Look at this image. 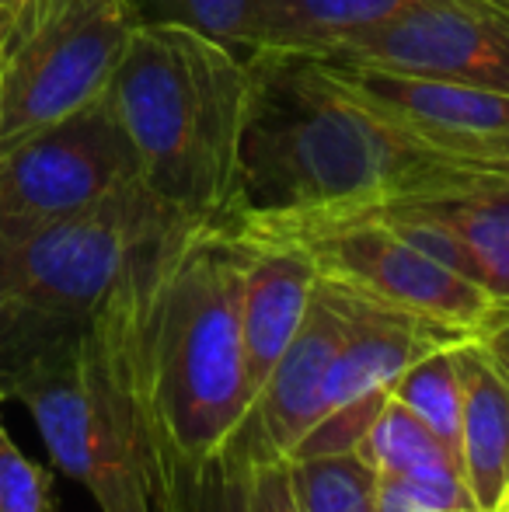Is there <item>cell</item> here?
I'll return each mask as SVG.
<instances>
[{
	"instance_id": "cell-14",
	"label": "cell",
	"mask_w": 509,
	"mask_h": 512,
	"mask_svg": "<svg viewBox=\"0 0 509 512\" xmlns=\"http://www.w3.org/2000/svg\"><path fill=\"white\" fill-rule=\"evenodd\" d=\"M461 373V471L478 512H492L509 492V366L478 335L454 345Z\"/></svg>"
},
{
	"instance_id": "cell-8",
	"label": "cell",
	"mask_w": 509,
	"mask_h": 512,
	"mask_svg": "<svg viewBox=\"0 0 509 512\" xmlns=\"http://www.w3.org/2000/svg\"><path fill=\"white\" fill-rule=\"evenodd\" d=\"M335 293H339L346 328H342V342L335 349L332 366H328L318 422L300 439V446L290 457L356 450L370 422L391 401V391L401 380V373L415 359L468 338L464 331L384 307L377 300L356 297L342 286H335Z\"/></svg>"
},
{
	"instance_id": "cell-13",
	"label": "cell",
	"mask_w": 509,
	"mask_h": 512,
	"mask_svg": "<svg viewBox=\"0 0 509 512\" xmlns=\"http://www.w3.org/2000/svg\"><path fill=\"white\" fill-rule=\"evenodd\" d=\"M234 230V227H231ZM245 244V272H241V342H245V377L252 391L269 380L272 366L293 342L311 307L318 269L300 244L283 237H262L234 230Z\"/></svg>"
},
{
	"instance_id": "cell-22",
	"label": "cell",
	"mask_w": 509,
	"mask_h": 512,
	"mask_svg": "<svg viewBox=\"0 0 509 512\" xmlns=\"http://www.w3.org/2000/svg\"><path fill=\"white\" fill-rule=\"evenodd\" d=\"M478 338L509 366V300H496L492 314L485 317V324L478 328Z\"/></svg>"
},
{
	"instance_id": "cell-12",
	"label": "cell",
	"mask_w": 509,
	"mask_h": 512,
	"mask_svg": "<svg viewBox=\"0 0 509 512\" xmlns=\"http://www.w3.org/2000/svg\"><path fill=\"white\" fill-rule=\"evenodd\" d=\"M367 213L394 223L496 300H509V182L454 196L405 199Z\"/></svg>"
},
{
	"instance_id": "cell-20",
	"label": "cell",
	"mask_w": 509,
	"mask_h": 512,
	"mask_svg": "<svg viewBox=\"0 0 509 512\" xmlns=\"http://www.w3.org/2000/svg\"><path fill=\"white\" fill-rule=\"evenodd\" d=\"M241 464V512H300L293 499L286 457L262 453L245 429L234 432Z\"/></svg>"
},
{
	"instance_id": "cell-19",
	"label": "cell",
	"mask_w": 509,
	"mask_h": 512,
	"mask_svg": "<svg viewBox=\"0 0 509 512\" xmlns=\"http://www.w3.org/2000/svg\"><path fill=\"white\" fill-rule=\"evenodd\" d=\"M140 25H182L224 42L248 60L252 0H129Z\"/></svg>"
},
{
	"instance_id": "cell-7",
	"label": "cell",
	"mask_w": 509,
	"mask_h": 512,
	"mask_svg": "<svg viewBox=\"0 0 509 512\" xmlns=\"http://www.w3.org/2000/svg\"><path fill=\"white\" fill-rule=\"evenodd\" d=\"M133 182V150L105 98H95L0 147V237L77 216Z\"/></svg>"
},
{
	"instance_id": "cell-15",
	"label": "cell",
	"mask_w": 509,
	"mask_h": 512,
	"mask_svg": "<svg viewBox=\"0 0 509 512\" xmlns=\"http://www.w3.org/2000/svg\"><path fill=\"white\" fill-rule=\"evenodd\" d=\"M412 4L415 0H252L248 60L255 53L332 56Z\"/></svg>"
},
{
	"instance_id": "cell-16",
	"label": "cell",
	"mask_w": 509,
	"mask_h": 512,
	"mask_svg": "<svg viewBox=\"0 0 509 512\" xmlns=\"http://www.w3.org/2000/svg\"><path fill=\"white\" fill-rule=\"evenodd\" d=\"M356 453L367 460L370 471L387 474V478H447V474H464L461 457L394 398L387 401L381 415L363 432V439L356 443Z\"/></svg>"
},
{
	"instance_id": "cell-4",
	"label": "cell",
	"mask_w": 509,
	"mask_h": 512,
	"mask_svg": "<svg viewBox=\"0 0 509 512\" xmlns=\"http://www.w3.org/2000/svg\"><path fill=\"white\" fill-rule=\"evenodd\" d=\"M182 223L133 182L77 216L0 237V373L88 328L136 258Z\"/></svg>"
},
{
	"instance_id": "cell-9",
	"label": "cell",
	"mask_w": 509,
	"mask_h": 512,
	"mask_svg": "<svg viewBox=\"0 0 509 512\" xmlns=\"http://www.w3.org/2000/svg\"><path fill=\"white\" fill-rule=\"evenodd\" d=\"M321 60L436 77L509 95V4L415 0L377 32Z\"/></svg>"
},
{
	"instance_id": "cell-10",
	"label": "cell",
	"mask_w": 509,
	"mask_h": 512,
	"mask_svg": "<svg viewBox=\"0 0 509 512\" xmlns=\"http://www.w3.org/2000/svg\"><path fill=\"white\" fill-rule=\"evenodd\" d=\"M328 63L429 150L509 182V95L503 91L394 74L360 63Z\"/></svg>"
},
{
	"instance_id": "cell-3",
	"label": "cell",
	"mask_w": 509,
	"mask_h": 512,
	"mask_svg": "<svg viewBox=\"0 0 509 512\" xmlns=\"http://www.w3.org/2000/svg\"><path fill=\"white\" fill-rule=\"evenodd\" d=\"M252 67L182 25H136L102 98L140 182L189 223H227Z\"/></svg>"
},
{
	"instance_id": "cell-23",
	"label": "cell",
	"mask_w": 509,
	"mask_h": 512,
	"mask_svg": "<svg viewBox=\"0 0 509 512\" xmlns=\"http://www.w3.org/2000/svg\"><path fill=\"white\" fill-rule=\"evenodd\" d=\"M18 7H21V0H0V32H4L7 21L18 14Z\"/></svg>"
},
{
	"instance_id": "cell-11",
	"label": "cell",
	"mask_w": 509,
	"mask_h": 512,
	"mask_svg": "<svg viewBox=\"0 0 509 512\" xmlns=\"http://www.w3.org/2000/svg\"><path fill=\"white\" fill-rule=\"evenodd\" d=\"M342 328H346V317H342L339 293L332 283L318 279L304 324L286 345L279 363L272 366L252 411L241 422V429L262 453L290 460L300 439L314 429L321 415V398H325L328 366L342 342Z\"/></svg>"
},
{
	"instance_id": "cell-24",
	"label": "cell",
	"mask_w": 509,
	"mask_h": 512,
	"mask_svg": "<svg viewBox=\"0 0 509 512\" xmlns=\"http://www.w3.org/2000/svg\"><path fill=\"white\" fill-rule=\"evenodd\" d=\"M492 512H509V492L503 495V502H499V506H496V509H492Z\"/></svg>"
},
{
	"instance_id": "cell-5",
	"label": "cell",
	"mask_w": 509,
	"mask_h": 512,
	"mask_svg": "<svg viewBox=\"0 0 509 512\" xmlns=\"http://www.w3.org/2000/svg\"><path fill=\"white\" fill-rule=\"evenodd\" d=\"M136 25L129 0H21L0 32V147L102 98Z\"/></svg>"
},
{
	"instance_id": "cell-1",
	"label": "cell",
	"mask_w": 509,
	"mask_h": 512,
	"mask_svg": "<svg viewBox=\"0 0 509 512\" xmlns=\"http://www.w3.org/2000/svg\"><path fill=\"white\" fill-rule=\"evenodd\" d=\"M227 223H290L454 196L506 178L415 140L321 56L255 53Z\"/></svg>"
},
{
	"instance_id": "cell-6",
	"label": "cell",
	"mask_w": 509,
	"mask_h": 512,
	"mask_svg": "<svg viewBox=\"0 0 509 512\" xmlns=\"http://www.w3.org/2000/svg\"><path fill=\"white\" fill-rule=\"evenodd\" d=\"M234 230L283 237L311 255L318 279L356 297L426 317L443 328L478 335L496 307L489 290L374 213L314 216L290 223H231Z\"/></svg>"
},
{
	"instance_id": "cell-17",
	"label": "cell",
	"mask_w": 509,
	"mask_h": 512,
	"mask_svg": "<svg viewBox=\"0 0 509 512\" xmlns=\"http://www.w3.org/2000/svg\"><path fill=\"white\" fill-rule=\"evenodd\" d=\"M286 471L300 512H377V474L356 450L290 457Z\"/></svg>"
},
{
	"instance_id": "cell-2",
	"label": "cell",
	"mask_w": 509,
	"mask_h": 512,
	"mask_svg": "<svg viewBox=\"0 0 509 512\" xmlns=\"http://www.w3.org/2000/svg\"><path fill=\"white\" fill-rule=\"evenodd\" d=\"M245 244L231 223H182L129 269L136 356L189 457H213L252 411L241 342Z\"/></svg>"
},
{
	"instance_id": "cell-18",
	"label": "cell",
	"mask_w": 509,
	"mask_h": 512,
	"mask_svg": "<svg viewBox=\"0 0 509 512\" xmlns=\"http://www.w3.org/2000/svg\"><path fill=\"white\" fill-rule=\"evenodd\" d=\"M454 345L415 359V363L401 373L398 384H394L391 398L398 401L401 408L412 411L422 425H429V429L457 453V443H461L464 391H461V373H457Z\"/></svg>"
},
{
	"instance_id": "cell-21",
	"label": "cell",
	"mask_w": 509,
	"mask_h": 512,
	"mask_svg": "<svg viewBox=\"0 0 509 512\" xmlns=\"http://www.w3.org/2000/svg\"><path fill=\"white\" fill-rule=\"evenodd\" d=\"M49 506H53V474L21 453L0 418V512H49Z\"/></svg>"
}]
</instances>
